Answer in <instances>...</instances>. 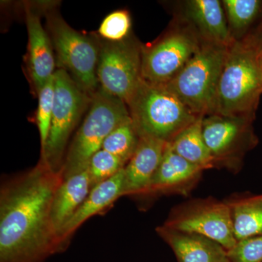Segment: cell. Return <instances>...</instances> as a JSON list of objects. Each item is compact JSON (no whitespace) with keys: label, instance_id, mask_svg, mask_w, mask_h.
Here are the masks:
<instances>
[{"label":"cell","instance_id":"cell-5","mask_svg":"<svg viewBox=\"0 0 262 262\" xmlns=\"http://www.w3.org/2000/svg\"><path fill=\"white\" fill-rule=\"evenodd\" d=\"M130 117L122 100L98 90L91 97L89 113L66 155L61 170L63 180L87 169L91 157L101 149L110 133Z\"/></svg>","mask_w":262,"mask_h":262},{"label":"cell","instance_id":"cell-13","mask_svg":"<svg viewBox=\"0 0 262 262\" xmlns=\"http://www.w3.org/2000/svg\"><path fill=\"white\" fill-rule=\"evenodd\" d=\"M204 170L179 156L168 144L161 163L142 196L187 194L195 187Z\"/></svg>","mask_w":262,"mask_h":262},{"label":"cell","instance_id":"cell-17","mask_svg":"<svg viewBox=\"0 0 262 262\" xmlns=\"http://www.w3.org/2000/svg\"><path fill=\"white\" fill-rule=\"evenodd\" d=\"M26 20L29 36V72L38 92L54 76L57 70L53 43L37 13L29 10Z\"/></svg>","mask_w":262,"mask_h":262},{"label":"cell","instance_id":"cell-22","mask_svg":"<svg viewBox=\"0 0 262 262\" xmlns=\"http://www.w3.org/2000/svg\"><path fill=\"white\" fill-rule=\"evenodd\" d=\"M139 139L140 137L130 117L110 133L103 141L101 149L118 157L127 164L135 152Z\"/></svg>","mask_w":262,"mask_h":262},{"label":"cell","instance_id":"cell-12","mask_svg":"<svg viewBox=\"0 0 262 262\" xmlns=\"http://www.w3.org/2000/svg\"><path fill=\"white\" fill-rule=\"evenodd\" d=\"M175 18L185 22L202 42L228 46L233 42L222 1L187 0L180 3Z\"/></svg>","mask_w":262,"mask_h":262},{"label":"cell","instance_id":"cell-18","mask_svg":"<svg viewBox=\"0 0 262 262\" xmlns=\"http://www.w3.org/2000/svg\"><path fill=\"white\" fill-rule=\"evenodd\" d=\"M92 188L88 168L63 179L58 186L53 196L51 209L52 221L58 241L61 229L82 206Z\"/></svg>","mask_w":262,"mask_h":262},{"label":"cell","instance_id":"cell-19","mask_svg":"<svg viewBox=\"0 0 262 262\" xmlns=\"http://www.w3.org/2000/svg\"><path fill=\"white\" fill-rule=\"evenodd\" d=\"M225 202L230 210L237 241L262 234V194L233 196Z\"/></svg>","mask_w":262,"mask_h":262},{"label":"cell","instance_id":"cell-23","mask_svg":"<svg viewBox=\"0 0 262 262\" xmlns=\"http://www.w3.org/2000/svg\"><path fill=\"white\" fill-rule=\"evenodd\" d=\"M125 165L126 163L118 157L106 150H98L91 157L88 166L92 187L112 178L125 168Z\"/></svg>","mask_w":262,"mask_h":262},{"label":"cell","instance_id":"cell-3","mask_svg":"<svg viewBox=\"0 0 262 262\" xmlns=\"http://www.w3.org/2000/svg\"><path fill=\"white\" fill-rule=\"evenodd\" d=\"M139 136L170 143L201 116L194 115L165 85L143 80L127 103Z\"/></svg>","mask_w":262,"mask_h":262},{"label":"cell","instance_id":"cell-9","mask_svg":"<svg viewBox=\"0 0 262 262\" xmlns=\"http://www.w3.org/2000/svg\"><path fill=\"white\" fill-rule=\"evenodd\" d=\"M255 118L216 113L203 117V138L215 167L234 172L241 168L246 155L258 144L253 126Z\"/></svg>","mask_w":262,"mask_h":262},{"label":"cell","instance_id":"cell-8","mask_svg":"<svg viewBox=\"0 0 262 262\" xmlns=\"http://www.w3.org/2000/svg\"><path fill=\"white\" fill-rule=\"evenodd\" d=\"M48 23L61 68L92 96L98 91L97 67L101 45L72 29L60 16L49 15Z\"/></svg>","mask_w":262,"mask_h":262},{"label":"cell","instance_id":"cell-26","mask_svg":"<svg viewBox=\"0 0 262 262\" xmlns=\"http://www.w3.org/2000/svg\"><path fill=\"white\" fill-rule=\"evenodd\" d=\"M228 256L231 262H262V234L237 241Z\"/></svg>","mask_w":262,"mask_h":262},{"label":"cell","instance_id":"cell-15","mask_svg":"<svg viewBox=\"0 0 262 262\" xmlns=\"http://www.w3.org/2000/svg\"><path fill=\"white\" fill-rule=\"evenodd\" d=\"M156 232L170 246L178 262H231L222 245L201 234L161 225Z\"/></svg>","mask_w":262,"mask_h":262},{"label":"cell","instance_id":"cell-27","mask_svg":"<svg viewBox=\"0 0 262 262\" xmlns=\"http://www.w3.org/2000/svg\"><path fill=\"white\" fill-rule=\"evenodd\" d=\"M253 35L255 36V37L256 38V39H257L262 49V20L261 23L258 24L257 27H256V29L253 30Z\"/></svg>","mask_w":262,"mask_h":262},{"label":"cell","instance_id":"cell-25","mask_svg":"<svg viewBox=\"0 0 262 262\" xmlns=\"http://www.w3.org/2000/svg\"><path fill=\"white\" fill-rule=\"evenodd\" d=\"M132 20L127 10H115L106 15L98 28V34L106 42H118L129 37Z\"/></svg>","mask_w":262,"mask_h":262},{"label":"cell","instance_id":"cell-7","mask_svg":"<svg viewBox=\"0 0 262 262\" xmlns=\"http://www.w3.org/2000/svg\"><path fill=\"white\" fill-rule=\"evenodd\" d=\"M202 42L187 24L174 18L167 32L142 48L141 75L148 83L165 85L194 56Z\"/></svg>","mask_w":262,"mask_h":262},{"label":"cell","instance_id":"cell-10","mask_svg":"<svg viewBox=\"0 0 262 262\" xmlns=\"http://www.w3.org/2000/svg\"><path fill=\"white\" fill-rule=\"evenodd\" d=\"M142 48L130 37L122 42H106L100 48L98 84L103 91L126 104L143 81Z\"/></svg>","mask_w":262,"mask_h":262},{"label":"cell","instance_id":"cell-24","mask_svg":"<svg viewBox=\"0 0 262 262\" xmlns=\"http://www.w3.org/2000/svg\"><path fill=\"white\" fill-rule=\"evenodd\" d=\"M55 98L54 76L38 91L37 126L41 141V151L44 150L51 129Z\"/></svg>","mask_w":262,"mask_h":262},{"label":"cell","instance_id":"cell-11","mask_svg":"<svg viewBox=\"0 0 262 262\" xmlns=\"http://www.w3.org/2000/svg\"><path fill=\"white\" fill-rule=\"evenodd\" d=\"M163 225L201 234L222 245L227 251L237 243L228 205L214 198L194 199L179 205L171 210Z\"/></svg>","mask_w":262,"mask_h":262},{"label":"cell","instance_id":"cell-21","mask_svg":"<svg viewBox=\"0 0 262 262\" xmlns=\"http://www.w3.org/2000/svg\"><path fill=\"white\" fill-rule=\"evenodd\" d=\"M231 37L242 39L262 20L261 0H222Z\"/></svg>","mask_w":262,"mask_h":262},{"label":"cell","instance_id":"cell-14","mask_svg":"<svg viewBox=\"0 0 262 262\" xmlns=\"http://www.w3.org/2000/svg\"><path fill=\"white\" fill-rule=\"evenodd\" d=\"M135 152L124 168V196H142L158 170L169 143L151 136H139Z\"/></svg>","mask_w":262,"mask_h":262},{"label":"cell","instance_id":"cell-16","mask_svg":"<svg viewBox=\"0 0 262 262\" xmlns=\"http://www.w3.org/2000/svg\"><path fill=\"white\" fill-rule=\"evenodd\" d=\"M124 168L112 178L92 188L82 206L60 232L59 244L61 252L68 247L71 239L77 229L91 217L113 206L117 199L124 196Z\"/></svg>","mask_w":262,"mask_h":262},{"label":"cell","instance_id":"cell-2","mask_svg":"<svg viewBox=\"0 0 262 262\" xmlns=\"http://www.w3.org/2000/svg\"><path fill=\"white\" fill-rule=\"evenodd\" d=\"M261 51L259 43L251 34L234 40L227 48L215 113L256 117L262 94Z\"/></svg>","mask_w":262,"mask_h":262},{"label":"cell","instance_id":"cell-6","mask_svg":"<svg viewBox=\"0 0 262 262\" xmlns=\"http://www.w3.org/2000/svg\"><path fill=\"white\" fill-rule=\"evenodd\" d=\"M54 82L51 129L46 147L41 151L40 161L53 171L60 172L64 163L66 148L71 134L91 98L63 69L56 71Z\"/></svg>","mask_w":262,"mask_h":262},{"label":"cell","instance_id":"cell-1","mask_svg":"<svg viewBox=\"0 0 262 262\" xmlns=\"http://www.w3.org/2000/svg\"><path fill=\"white\" fill-rule=\"evenodd\" d=\"M62 181L61 171H53L40 161L2 182L0 262H44L61 253L51 209Z\"/></svg>","mask_w":262,"mask_h":262},{"label":"cell","instance_id":"cell-4","mask_svg":"<svg viewBox=\"0 0 262 262\" xmlns=\"http://www.w3.org/2000/svg\"><path fill=\"white\" fill-rule=\"evenodd\" d=\"M228 47L202 42L178 75L165 84L198 116L216 113L219 84Z\"/></svg>","mask_w":262,"mask_h":262},{"label":"cell","instance_id":"cell-20","mask_svg":"<svg viewBox=\"0 0 262 262\" xmlns=\"http://www.w3.org/2000/svg\"><path fill=\"white\" fill-rule=\"evenodd\" d=\"M203 117H198L195 122L183 130L169 144L179 156L207 170L215 168V164L203 138Z\"/></svg>","mask_w":262,"mask_h":262},{"label":"cell","instance_id":"cell-28","mask_svg":"<svg viewBox=\"0 0 262 262\" xmlns=\"http://www.w3.org/2000/svg\"><path fill=\"white\" fill-rule=\"evenodd\" d=\"M261 68H262V51L261 53Z\"/></svg>","mask_w":262,"mask_h":262}]
</instances>
